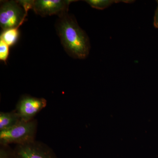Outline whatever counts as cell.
Here are the masks:
<instances>
[{"label":"cell","instance_id":"cell-1","mask_svg":"<svg viewBox=\"0 0 158 158\" xmlns=\"http://www.w3.org/2000/svg\"><path fill=\"white\" fill-rule=\"evenodd\" d=\"M57 34L64 49L74 59H86L90 52V40L76 19L68 12L59 16L56 24Z\"/></svg>","mask_w":158,"mask_h":158},{"label":"cell","instance_id":"cell-2","mask_svg":"<svg viewBox=\"0 0 158 158\" xmlns=\"http://www.w3.org/2000/svg\"><path fill=\"white\" fill-rule=\"evenodd\" d=\"M37 122L35 119L31 121L20 120L13 126L0 131V143L2 145L10 144L17 145L27 144L35 140Z\"/></svg>","mask_w":158,"mask_h":158},{"label":"cell","instance_id":"cell-3","mask_svg":"<svg viewBox=\"0 0 158 158\" xmlns=\"http://www.w3.org/2000/svg\"><path fill=\"white\" fill-rule=\"evenodd\" d=\"M27 11L19 1H5L1 2L0 26L3 31L19 28L27 16Z\"/></svg>","mask_w":158,"mask_h":158},{"label":"cell","instance_id":"cell-4","mask_svg":"<svg viewBox=\"0 0 158 158\" xmlns=\"http://www.w3.org/2000/svg\"><path fill=\"white\" fill-rule=\"evenodd\" d=\"M73 0H34L30 1L31 9L42 17L58 15L60 16L68 12Z\"/></svg>","mask_w":158,"mask_h":158},{"label":"cell","instance_id":"cell-5","mask_svg":"<svg viewBox=\"0 0 158 158\" xmlns=\"http://www.w3.org/2000/svg\"><path fill=\"white\" fill-rule=\"evenodd\" d=\"M46 105L45 99L24 95L18 102L15 110L21 120L31 121Z\"/></svg>","mask_w":158,"mask_h":158},{"label":"cell","instance_id":"cell-6","mask_svg":"<svg viewBox=\"0 0 158 158\" xmlns=\"http://www.w3.org/2000/svg\"><path fill=\"white\" fill-rule=\"evenodd\" d=\"M14 152L15 158H57L48 146L36 141L16 145Z\"/></svg>","mask_w":158,"mask_h":158},{"label":"cell","instance_id":"cell-7","mask_svg":"<svg viewBox=\"0 0 158 158\" xmlns=\"http://www.w3.org/2000/svg\"><path fill=\"white\" fill-rule=\"evenodd\" d=\"M15 110L8 113H0V131L7 129L13 126L21 120Z\"/></svg>","mask_w":158,"mask_h":158},{"label":"cell","instance_id":"cell-8","mask_svg":"<svg viewBox=\"0 0 158 158\" xmlns=\"http://www.w3.org/2000/svg\"><path fill=\"white\" fill-rule=\"evenodd\" d=\"M19 36L18 28L9 29L3 31L0 39L2 40L9 46L14 45Z\"/></svg>","mask_w":158,"mask_h":158},{"label":"cell","instance_id":"cell-9","mask_svg":"<svg viewBox=\"0 0 158 158\" xmlns=\"http://www.w3.org/2000/svg\"><path fill=\"white\" fill-rule=\"evenodd\" d=\"M122 1H113V0H87L85 1L92 8L99 10H102L108 8L112 4L119 2H125Z\"/></svg>","mask_w":158,"mask_h":158},{"label":"cell","instance_id":"cell-10","mask_svg":"<svg viewBox=\"0 0 158 158\" xmlns=\"http://www.w3.org/2000/svg\"><path fill=\"white\" fill-rule=\"evenodd\" d=\"M9 46L2 40L0 39V60L6 62L9 57Z\"/></svg>","mask_w":158,"mask_h":158},{"label":"cell","instance_id":"cell-11","mask_svg":"<svg viewBox=\"0 0 158 158\" xmlns=\"http://www.w3.org/2000/svg\"><path fill=\"white\" fill-rule=\"evenodd\" d=\"M8 145H2L0 149V158H15L14 150L7 147Z\"/></svg>","mask_w":158,"mask_h":158},{"label":"cell","instance_id":"cell-12","mask_svg":"<svg viewBox=\"0 0 158 158\" xmlns=\"http://www.w3.org/2000/svg\"><path fill=\"white\" fill-rule=\"evenodd\" d=\"M157 2L158 3V7L156 9L155 13L153 25L155 27L158 29V1H157Z\"/></svg>","mask_w":158,"mask_h":158}]
</instances>
